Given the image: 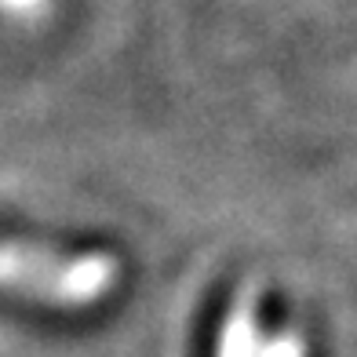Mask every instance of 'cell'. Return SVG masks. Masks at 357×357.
<instances>
[{"instance_id":"7a4b0ae2","label":"cell","mask_w":357,"mask_h":357,"mask_svg":"<svg viewBox=\"0 0 357 357\" xmlns=\"http://www.w3.org/2000/svg\"><path fill=\"white\" fill-rule=\"evenodd\" d=\"M255 321H259V328H266V335L281 332V324H284V299L278 296V291H266V296L259 299Z\"/></svg>"},{"instance_id":"6da1fadb","label":"cell","mask_w":357,"mask_h":357,"mask_svg":"<svg viewBox=\"0 0 357 357\" xmlns=\"http://www.w3.org/2000/svg\"><path fill=\"white\" fill-rule=\"evenodd\" d=\"M230 303H234L230 281H219L204 291L197 314H193V324H190L186 357H219L222 354V332H226V317H230Z\"/></svg>"}]
</instances>
